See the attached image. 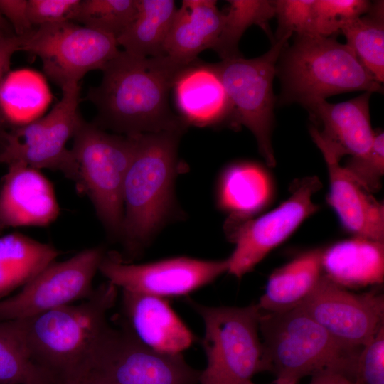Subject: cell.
<instances>
[{"mask_svg":"<svg viewBox=\"0 0 384 384\" xmlns=\"http://www.w3.org/2000/svg\"><path fill=\"white\" fill-rule=\"evenodd\" d=\"M343 167L370 193L381 188L384 175V134L375 132L369 150L360 156L351 157Z\"/></svg>","mask_w":384,"mask_h":384,"instance_id":"33","label":"cell"},{"mask_svg":"<svg viewBox=\"0 0 384 384\" xmlns=\"http://www.w3.org/2000/svg\"><path fill=\"white\" fill-rule=\"evenodd\" d=\"M224 13V21L220 36L213 48L221 60L242 56L238 49L239 41L251 26H260L268 31L267 22L275 16L274 1L230 0Z\"/></svg>","mask_w":384,"mask_h":384,"instance_id":"29","label":"cell"},{"mask_svg":"<svg viewBox=\"0 0 384 384\" xmlns=\"http://www.w3.org/2000/svg\"><path fill=\"white\" fill-rule=\"evenodd\" d=\"M188 303L205 327L207 365L199 384H246L266 370L259 336L261 310L257 304L234 307L208 306L191 299Z\"/></svg>","mask_w":384,"mask_h":384,"instance_id":"6","label":"cell"},{"mask_svg":"<svg viewBox=\"0 0 384 384\" xmlns=\"http://www.w3.org/2000/svg\"><path fill=\"white\" fill-rule=\"evenodd\" d=\"M223 21L216 1H182L164 43V55L184 65L192 63L203 50L213 49Z\"/></svg>","mask_w":384,"mask_h":384,"instance_id":"21","label":"cell"},{"mask_svg":"<svg viewBox=\"0 0 384 384\" xmlns=\"http://www.w3.org/2000/svg\"><path fill=\"white\" fill-rule=\"evenodd\" d=\"M50 100L46 81L33 70L9 72L0 82V113L7 125L17 127L34 121Z\"/></svg>","mask_w":384,"mask_h":384,"instance_id":"27","label":"cell"},{"mask_svg":"<svg viewBox=\"0 0 384 384\" xmlns=\"http://www.w3.org/2000/svg\"><path fill=\"white\" fill-rule=\"evenodd\" d=\"M0 11L18 37H27L34 30L28 14V0H0Z\"/></svg>","mask_w":384,"mask_h":384,"instance_id":"37","label":"cell"},{"mask_svg":"<svg viewBox=\"0 0 384 384\" xmlns=\"http://www.w3.org/2000/svg\"><path fill=\"white\" fill-rule=\"evenodd\" d=\"M371 4L366 0H314L309 36H333L343 23L365 14Z\"/></svg>","mask_w":384,"mask_h":384,"instance_id":"32","label":"cell"},{"mask_svg":"<svg viewBox=\"0 0 384 384\" xmlns=\"http://www.w3.org/2000/svg\"><path fill=\"white\" fill-rule=\"evenodd\" d=\"M323 249L302 253L269 277L257 304L265 312H278L297 306L317 284L322 274Z\"/></svg>","mask_w":384,"mask_h":384,"instance_id":"23","label":"cell"},{"mask_svg":"<svg viewBox=\"0 0 384 384\" xmlns=\"http://www.w3.org/2000/svg\"><path fill=\"white\" fill-rule=\"evenodd\" d=\"M122 329L154 351L178 354L195 336L165 298L122 290Z\"/></svg>","mask_w":384,"mask_h":384,"instance_id":"17","label":"cell"},{"mask_svg":"<svg viewBox=\"0 0 384 384\" xmlns=\"http://www.w3.org/2000/svg\"><path fill=\"white\" fill-rule=\"evenodd\" d=\"M282 100L303 106L346 92H381L351 49L334 36H297L280 55Z\"/></svg>","mask_w":384,"mask_h":384,"instance_id":"5","label":"cell"},{"mask_svg":"<svg viewBox=\"0 0 384 384\" xmlns=\"http://www.w3.org/2000/svg\"><path fill=\"white\" fill-rule=\"evenodd\" d=\"M0 33L6 37H11L16 36L14 30L8 21L0 11Z\"/></svg>","mask_w":384,"mask_h":384,"instance_id":"41","label":"cell"},{"mask_svg":"<svg viewBox=\"0 0 384 384\" xmlns=\"http://www.w3.org/2000/svg\"><path fill=\"white\" fill-rule=\"evenodd\" d=\"M300 307L341 343L363 348L384 326V297L351 292L324 274Z\"/></svg>","mask_w":384,"mask_h":384,"instance_id":"15","label":"cell"},{"mask_svg":"<svg viewBox=\"0 0 384 384\" xmlns=\"http://www.w3.org/2000/svg\"><path fill=\"white\" fill-rule=\"evenodd\" d=\"M309 384H355L354 378L336 370H326L311 375Z\"/></svg>","mask_w":384,"mask_h":384,"instance_id":"40","label":"cell"},{"mask_svg":"<svg viewBox=\"0 0 384 384\" xmlns=\"http://www.w3.org/2000/svg\"><path fill=\"white\" fill-rule=\"evenodd\" d=\"M115 37L73 21L41 26L23 38L21 50L38 56L45 75L61 89L102 70L120 50Z\"/></svg>","mask_w":384,"mask_h":384,"instance_id":"10","label":"cell"},{"mask_svg":"<svg viewBox=\"0 0 384 384\" xmlns=\"http://www.w3.org/2000/svg\"><path fill=\"white\" fill-rule=\"evenodd\" d=\"M272 196V183L266 171L253 163L234 164L223 173L219 186L220 207L239 225L259 212Z\"/></svg>","mask_w":384,"mask_h":384,"instance_id":"24","label":"cell"},{"mask_svg":"<svg viewBox=\"0 0 384 384\" xmlns=\"http://www.w3.org/2000/svg\"><path fill=\"white\" fill-rule=\"evenodd\" d=\"M372 92L340 103L326 100L304 105L315 124L310 134L319 148L330 151L338 159L362 155L370 148L375 132L370 123L369 101Z\"/></svg>","mask_w":384,"mask_h":384,"instance_id":"16","label":"cell"},{"mask_svg":"<svg viewBox=\"0 0 384 384\" xmlns=\"http://www.w3.org/2000/svg\"><path fill=\"white\" fill-rule=\"evenodd\" d=\"M73 138L78 189L89 196L107 230L120 236L124 185L135 152V135L110 134L84 121Z\"/></svg>","mask_w":384,"mask_h":384,"instance_id":"7","label":"cell"},{"mask_svg":"<svg viewBox=\"0 0 384 384\" xmlns=\"http://www.w3.org/2000/svg\"><path fill=\"white\" fill-rule=\"evenodd\" d=\"M0 384H58L31 360L14 320L0 321Z\"/></svg>","mask_w":384,"mask_h":384,"instance_id":"30","label":"cell"},{"mask_svg":"<svg viewBox=\"0 0 384 384\" xmlns=\"http://www.w3.org/2000/svg\"><path fill=\"white\" fill-rule=\"evenodd\" d=\"M171 90L179 117L188 125L227 122L230 101L215 63L195 60L177 75Z\"/></svg>","mask_w":384,"mask_h":384,"instance_id":"19","label":"cell"},{"mask_svg":"<svg viewBox=\"0 0 384 384\" xmlns=\"http://www.w3.org/2000/svg\"><path fill=\"white\" fill-rule=\"evenodd\" d=\"M58 215L59 206L50 181L23 163L9 164L0 183V231L46 226Z\"/></svg>","mask_w":384,"mask_h":384,"instance_id":"18","label":"cell"},{"mask_svg":"<svg viewBox=\"0 0 384 384\" xmlns=\"http://www.w3.org/2000/svg\"><path fill=\"white\" fill-rule=\"evenodd\" d=\"M324 275L342 287L380 284L384 278V242L362 237L337 242L321 255Z\"/></svg>","mask_w":384,"mask_h":384,"instance_id":"22","label":"cell"},{"mask_svg":"<svg viewBox=\"0 0 384 384\" xmlns=\"http://www.w3.org/2000/svg\"><path fill=\"white\" fill-rule=\"evenodd\" d=\"M98 270L122 290L165 298L186 295L213 282L228 272V260L178 257L136 265L109 252L105 254Z\"/></svg>","mask_w":384,"mask_h":384,"instance_id":"14","label":"cell"},{"mask_svg":"<svg viewBox=\"0 0 384 384\" xmlns=\"http://www.w3.org/2000/svg\"><path fill=\"white\" fill-rule=\"evenodd\" d=\"M290 36L277 39L260 57L246 59L240 56L215 63L230 101L227 122L232 128L245 126L252 133L260 153L270 166L276 164L272 145L275 102L273 79Z\"/></svg>","mask_w":384,"mask_h":384,"instance_id":"8","label":"cell"},{"mask_svg":"<svg viewBox=\"0 0 384 384\" xmlns=\"http://www.w3.org/2000/svg\"><path fill=\"white\" fill-rule=\"evenodd\" d=\"M314 2V0L274 1L278 19L277 39L293 33L297 36L310 34Z\"/></svg>","mask_w":384,"mask_h":384,"instance_id":"34","label":"cell"},{"mask_svg":"<svg viewBox=\"0 0 384 384\" xmlns=\"http://www.w3.org/2000/svg\"><path fill=\"white\" fill-rule=\"evenodd\" d=\"M58 384H110L95 371L85 367L80 370L60 380Z\"/></svg>","mask_w":384,"mask_h":384,"instance_id":"39","label":"cell"},{"mask_svg":"<svg viewBox=\"0 0 384 384\" xmlns=\"http://www.w3.org/2000/svg\"><path fill=\"white\" fill-rule=\"evenodd\" d=\"M259 330L266 370L273 372L277 378L298 382L326 370L354 378L362 348L341 343L300 307L278 312L261 311Z\"/></svg>","mask_w":384,"mask_h":384,"instance_id":"4","label":"cell"},{"mask_svg":"<svg viewBox=\"0 0 384 384\" xmlns=\"http://www.w3.org/2000/svg\"><path fill=\"white\" fill-rule=\"evenodd\" d=\"M1 37H6V36H4L3 35H1V34L0 33V38H1Z\"/></svg>","mask_w":384,"mask_h":384,"instance_id":"43","label":"cell"},{"mask_svg":"<svg viewBox=\"0 0 384 384\" xmlns=\"http://www.w3.org/2000/svg\"><path fill=\"white\" fill-rule=\"evenodd\" d=\"M321 188L316 176L297 181L289 198L274 210L233 228L235 244L228 260V272L240 279L274 248L284 241L319 206L312 200Z\"/></svg>","mask_w":384,"mask_h":384,"instance_id":"13","label":"cell"},{"mask_svg":"<svg viewBox=\"0 0 384 384\" xmlns=\"http://www.w3.org/2000/svg\"><path fill=\"white\" fill-rule=\"evenodd\" d=\"M89 368L110 384H197L201 372L181 353L166 354L138 342L109 325L92 352Z\"/></svg>","mask_w":384,"mask_h":384,"instance_id":"11","label":"cell"},{"mask_svg":"<svg viewBox=\"0 0 384 384\" xmlns=\"http://www.w3.org/2000/svg\"><path fill=\"white\" fill-rule=\"evenodd\" d=\"M136 15L116 41L124 51L142 58L165 55L164 43L177 10L173 0H137Z\"/></svg>","mask_w":384,"mask_h":384,"instance_id":"26","label":"cell"},{"mask_svg":"<svg viewBox=\"0 0 384 384\" xmlns=\"http://www.w3.org/2000/svg\"><path fill=\"white\" fill-rule=\"evenodd\" d=\"M329 176L327 202L343 226L355 236L384 242V207L340 164V159L319 148Z\"/></svg>","mask_w":384,"mask_h":384,"instance_id":"20","label":"cell"},{"mask_svg":"<svg viewBox=\"0 0 384 384\" xmlns=\"http://www.w3.org/2000/svg\"><path fill=\"white\" fill-rule=\"evenodd\" d=\"M339 32L361 63L381 84L384 80L383 1L372 3L365 14L343 23Z\"/></svg>","mask_w":384,"mask_h":384,"instance_id":"28","label":"cell"},{"mask_svg":"<svg viewBox=\"0 0 384 384\" xmlns=\"http://www.w3.org/2000/svg\"><path fill=\"white\" fill-rule=\"evenodd\" d=\"M355 384H384V326L361 349L356 361Z\"/></svg>","mask_w":384,"mask_h":384,"instance_id":"35","label":"cell"},{"mask_svg":"<svg viewBox=\"0 0 384 384\" xmlns=\"http://www.w3.org/2000/svg\"><path fill=\"white\" fill-rule=\"evenodd\" d=\"M58 255L52 245L21 233L0 237V299L26 285Z\"/></svg>","mask_w":384,"mask_h":384,"instance_id":"25","label":"cell"},{"mask_svg":"<svg viewBox=\"0 0 384 384\" xmlns=\"http://www.w3.org/2000/svg\"><path fill=\"white\" fill-rule=\"evenodd\" d=\"M81 0H28V14L33 27L73 21Z\"/></svg>","mask_w":384,"mask_h":384,"instance_id":"36","label":"cell"},{"mask_svg":"<svg viewBox=\"0 0 384 384\" xmlns=\"http://www.w3.org/2000/svg\"><path fill=\"white\" fill-rule=\"evenodd\" d=\"M23 42V38L16 36L0 38V82L9 71L13 55L21 50ZM6 127L7 124L0 113V143L8 132Z\"/></svg>","mask_w":384,"mask_h":384,"instance_id":"38","label":"cell"},{"mask_svg":"<svg viewBox=\"0 0 384 384\" xmlns=\"http://www.w3.org/2000/svg\"><path fill=\"white\" fill-rule=\"evenodd\" d=\"M101 247L53 262L16 294L0 300V321L21 319L90 297L92 284L105 255Z\"/></svg>","mask_w":384,"mask_h":384,"instance_id":"12","label":"cell"},{"mask_svg":"<svg viewBox=\"0 0 384 384\" xmlns=\"http://www.w3.org/2000/svg\"><path fill=\"white\" fill-rule=\"evenodd\" d=\"M137 0H81L73 22L115 38L134 19Z\"/></svg>","mask_w":384,"mask_h":384,"instance_id":"31","label":"cell"},{"mask_svg":"<svg viewBox=\"0 0 384 384\" xmlns=\"http://www.w3.org/2000/svg\"><path fill=\"white\" fill-rule=\"evenodd\" d=\"M188 65L167 55L142 58L119 50L101 70L100 84L87 92L97 110L91 123L125 136L186 130L188 124L170 107L169 93Z\"/></svg>","mask_w":384,"mask_h":384,"instance_id":"1","label":"cell"},{"mask_svg":"<svg viewBox=\"0 0 384 384\" xmlns=\"http://www.w3.org/2000/svg\"><path fill=\"white\" fill-rule=\"evenodd\" d=\"M117 289L107 282L80 304L14 320L31 360L58 383L86 367L108 326L107 314L116 303Z\"/></svg>","mask_w":384,"mask_h":384,"instance_id":"2","label":"cell"},{"mask_svg":"<svg viewBox=\"0 0 384 384\" xmlns=\"http://www.w3.org/2000/svg\"><path fill=\"white\" fill-rule=\"evenodd\" d=\"M61 90L60 100L46 116L7 132L0 143V164L59 171L78 186V166L66 143L85 121L79 111L80 87L71 84Z\"/></svg>","mask_w":384,"mask_h":384,"instance_id":"9","label":"cell"},{"mask_svg":"<svg viewBox=\"0 0 384 384\" xmlns=\"http://www.w3.org/2000/svg\"><path fill=\"white\" fill-rule=\"evenodd\" d=\"M274 384H297V382L294 380L276 378V380L274 381ZM246 384H255V383H253L252 381H250L247 383Z\"/></svg>","mask_w":384,"mask_h":384,"instance_id":"42","label":"cell"},{"mask_svg":"<svg viewBox=\"0 0 384 384\" xmlns=\"http://www.w3.org/2000/svg\"><path fill=\"white\" fill-rule=\"evenodd\" d=\"M184 132L164 130L135 135V152L124 185L120 235L130 252L139 251L169 214L178 145Z\"/></svg>","mask_w":384,"mask_h":384,"instance_id":"3","label":"cell"}]
</instances>
